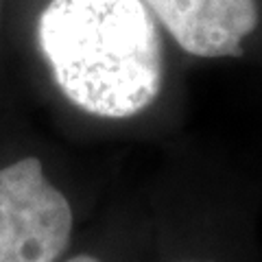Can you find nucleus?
I'll return each mask as SVG.
<instances>
[{"label": "nucleus", "instance_id": "f257e3e1", "mask_svg": "<svg viewBox=\"0 0 262 262\" xmlns=\"http://www.w3.org/2000/svg\"><path fill=\"white\" fill-rule=\"evenodd\" d=\"M35 37L59 92L90 116H138L162 92V37L142 0H48Z\"/></svg>", "mask_w": 262, "mask_h": 262}, {"label": "nucleus", "instance_id": "f03ea898", "mask_svg": "<svg viewBox=\"0 0 262 262\" xmlns=\"http://www.w3.org/2000/svg\"><path fill=\"white\" fill-rule=\"evenodd\" d=\"M72 208L37 158L0 168V262H57L70 245Z\"/></svg>", "mask_w": 262, "mask_h": 262}, {"label": "nucleus", "instance_id": "7ed1b4c3", "mask_svg": "<svg viewBox=\"0 0 262 262\" xmlns=\"http://www.w3.org/2000/svg\"><path fill=\"white\" fill-rule=\"evenodd\" d=\"M186 53L203 59L241 57L258 27L256 0H142Z\"/></svg>", "mask_w": 262, "mask_h": 262}, {"label": "nucleus", "instance_id": "20e7f679", "mask_svg": "<svg viewBox=\"0 0 262 262\" xmlns=\"http://www.w3.org/2000/svg\"><path fill=\"white\" fill-rule=\"evenodd\" d=\"M66 262H101V260L94 258V256H88V253H79V256L70 258V260H66Z\"/></svg>", "mask_w": 262, "mask_h": 262}, {"label": "nucleus", "instance_id": "39448f33", "mask_svg": "<svg viewBox=\"0 0 262 262\" xmlns=\"http://www.w3.org/2000/svg\"><path fill=\"white\" fill-rule=\"evenodd\" d=\"M190 262H212V260H190Z\"/></svg>", "mask_w": 262, "mask_h": 262}]
</instances>
